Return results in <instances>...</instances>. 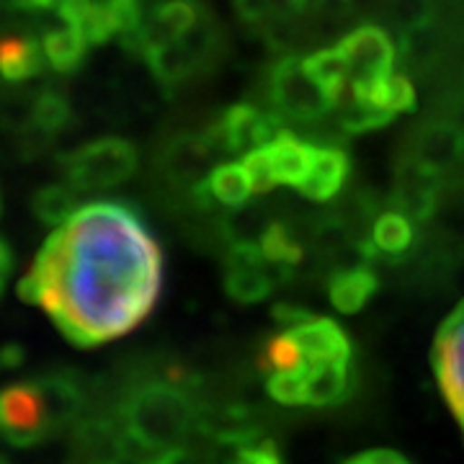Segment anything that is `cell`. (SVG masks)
Masks as SVG:
<instances>
[{
  "mask_svg": "<svg viewBox=\"0 0 464 464\" xmlns=\"http://www.w3.org/2000/svg\"><path fill=\"white\" fill-rule=\"evenodd\" d=\"M163 292V250L132 207L81 204L36 253L18 297L47 310L75 346L132 333Z\"/></svg>",
  "mask_w": 464,
  "mask_h": 464,
  "instance_id": "6da1fadb",
  "label": "cell"
},
{
  "mask_svg": "<svg viewBox=\"0 0 464 464\" xmlns=\"http://www.w3.org/2000/svg\"><path fill=\"white\" fill-rule=\"evenodd\" d=\"M127 433L150 454H176L194 426V402L170 382H148L124 405Z\"/></svg>",
  "mask_w": 464,
  "mask_h": 464,
  "instance_id": "7a4b0ae2",
  "label": "cell"
},
{
  "mask_svg": "<svg viewBox=\"0 0 464 464\" xmlns=\"http://www.w3.org/2000/svg\"><path fill=\"white\" fill-rule=\"evenodd\" d=\"M137 166H140L137 150L132 142L121 137H101L93 142H85L63 158L67 183L81 194L106 191L130 181Z\"/></svg>",
  "mask_w": 464,
  "mask_h": 464,
  "instance_id": "3957f363",
  "label": "cell"
},
{
  "mask_svg": "<svg viewBox=\"0 0 464 464\" xmlns=\"http://www.w3.org/2000/svg\"><path fill=\"white\" fill-rule=\"evenodd\" d=\"M268 101L271 109L279 111L286 121L310 124L331 114L335 103L307 72L304 60L297 54H286L268 70Z\"/></svg>",
  "mask_w": 464,
  "mask_h": 464,
  "instance_id": "277c9868",
  "label": "cell"
},
{
  "mask_svg": "<svg viewBox=\"0 0 464 464\" xmlns=\"http://www.w3.org/2000/svg\"><path fill=\"white\" fill-rule=\"evenodd\" d=\"M289 121L274 109H261L256 103H232L215 124L207 127L219 155H246L250 150L264 148L279 137Z\"/></svg>",
  "mask_w": 464,
  "mask_h": 464,
  "instance_id": "5b68a950",
  "label": "cell"
},
{
  "mask_svg": "<svg viewBox=\"0 0 464 464\" xmlns=\"http://www.w3.org/2000/svg\"><path fill=\"white\" fill-rule=\"evenodd\" d=\"M54 423L44 384H11L0 392V433L16 444L32 447Z\"/></svg>",
  "mask_w": 464,
  "mask_h": 464,
  "instance_id": "8992f818",
  "label": "cell"
},
{
  "mask_svg": "<svg viewBox=\"0 0 464 464\" xmlns=\"http://www.w3.org/2000/svg\"><path fill=\"white\" fill-rule=\"evenodd\" d=\"M351 70V85L377 83L390 78L398 65V47L380 24H362L338 42Z\"/></svg>",
  "mask_w": 464,
  "mask_h": 464,
  "instance_id": "52a82bcc",
  "label": "cell"
},
{
  "mask_svg": "<svg viewBox=\"0 0 464 464\" xmlns=\"http://www.w3.org/2000/svg\"><path fill=\"white\" fill-rule=\"evenodd\" d=\"M431 359L439 390L464 433V299L441 323Z\"/></svg>",
  "mask_w": 464,
  "mask_h": 464,
  "instance_id": "ba28073f",
  "label": "cell"
},
{
  "mask_svg": "<svg viewBox=\"0 0 464 464\" xmlns=\"http://www.w3.org/2000/svg\"><path fill=\"white\" fill-rule=\"evenodd\" d=\"M444 173L447 170L408 152L395 170V186H392L395 209L405 212L418 225L431 222L444 194Z\"/></svg>",
  "mask_w": 464,
  "mask_h": 464,
  "instance_id": "9c48e42d",
  "label": "cell"
},
{
  "mask_svg": "<svg viewBox=\"0 0 464 464\" xmlns=\"http://www.w3.org/2000/svg\"><path fill=\"white\" fill-rule=\"evenodd\" d=\"M204 14L207 11L197 0H163L158 5H152L150 11H145L142 26L132 36H127L121 44L127 50L137 52V54H145L158 44H170V42L183 39L199 24Z\"/></svg>",
  "mask_w": 464,
  "mask_h": 464,
  "instance_id": "30bf717a",
  "label": "cell"
},
{
  "mask_svg": "<svg viewBox=\"0 0 464 464\" xmlns=\"http://www.w3.org/2000/svg\"><path fill=\"white\" fill-rule=\"evenodd\" d=\"M295 338L302 364L297 372L323 364H353V346L348 333L331 317H310L295 328H284Z\"/></svg>",
  "mask_w": 464,
  "mask_h": 464,
  "instance_id": "8fae6325",
  "label": "cell"
},
{
  "mask_svg": "<svg viewBox=\"0 0 464 464\" xmlns=\"http://www.w3.org/2000/svg\"><path fill=\"white\" fill-rule=\"evenodd\" d=\"M271 268L261 256L258 243H237L227 246L225 258V292L237 304H258L274 292Z\"/></svg>",
  "mask_w": 464,
  "mask_h": 464,
  "instance_id": "7c38bea8",
  "label": "cell"
},
{
  "mask_svg": "<svg viewBox=\"0 0 464 464\" xmlns=\"http://www.w3.org/2000/svg\"><path fill=\"white\" fill-rule=\"evenodd\" d=\"M219 158L209 132H181L176 134L163 150V170L168 181L194 188L212 170V160Z\"/></svg>",
  "mask_w": 464,
  "mask_h": 464,
  "instance_id": "4fadbf2b",
  "label": "cell"
},
{
  "mask_svg": "<svg viewBox=\"0 0 464 464\" xmlns=\"http://www.w3.org/2000/svg\"><path fill=\"white\" fill-rule=\"evenodd\" d=\"M348 176H351V155L346 150L338 145H317L310 173L297 191L304 199L328 204L346 188Z\"/></svg>",
  "mask_w": 464,
  "mask_h": 464,
  "instance_id": "5bb4252c",
  "label": "cell"
},
{
  "mask_svg": "<svg viewBox=\"0 0 464 464\" xmlns=\"http://www.w3.org/2000/svg\"><path fill=\"white\" fill-rule=\"evenodd\" d=\"M377 289H380V276H377L372 261L338 266V268H333L331 279H328V299L343 315L362 313L369 304V299L377 295Z\"/></svg>",
  "mask_w": 464,
  "mask_h": 464,
  "instance_id": "9a60e30c",
  "label": "cell"
},
{
  "mask_svg": "<svg viewBox=\"0 0 464 464\" xmlns=\"http://www.w3.org/2000/svg\"><path fill=\"white\" fill-rule=\"evenodd\" d=\"M315 148L317 145L302 140L292 130H284L279 137H274L268 145H264L276 186L299 188L302 181L307 179V173H310L313 158H315Z\"/></svg>",
  "mask_w": 464,
  "mask_h": 464,
  "instance_id": "2e32d148",
  "label": "cell"
},
{
  "mask_svg": "<svg viewBox=\"0 0 464 464\" xmlns=\"http://www.w3.org/2000/svg\"><path fill=\"white\" fill-rule=\"evenodd\" d=\"M142 57L148 63L150 72L155 75V81L166 88H176V85L191 81L207 67V60L188 44L186 36L179 42H170V44H158L145 52Z\"/></svg>",
  "mask_w": 464,
  "mask_h": 464,
  "instance_id": "e0dca14e",
  "label": "cell"
},
{
  "mask_svg": "<svg viewBox=\"0 0 464 464\" xmlns=\"http://www.w3.org/2000/svg\"><path fill=\"white\" fill-rule=\"evenodd\" d=\"M411 155L441 170H449L462 163V130L454 121H449L447 116L429 121L415 132Z\"/></svg>",
  "mask_w": 464,
  "mask_h": 464,
  "instance_id": "ac0fdd59",
  "label": "cell"
},
{
  "mask_svg": "<svg viewBox=\"0 0 464 464\" xmlns=\"http://www.w3.org/2000/svg\"><path fill=\"white\" fill-rule=\"evenodd\" d=\"M415 225L418 222L400 209L377 215V219L372 222V243L377 250V261L405 264L418 243Z\"/></svg>",
  "mask_w": 464,
  "mask_h": 464,
  "instance_id": "d6986e66",
  "label": "cell"
},
{
  "mask_svg": "<svg viewBox=\"0 0 464 464\" xmlns=\"http://www.w3.org/2000/svg\"><path fill=\"white\" fill-rule=\"evenodd\" d=\"M258 248H261V256L271 268V276L276 284L289 282L292 274L297 271V266L302 264V258H304V246L297 237V232L282 219L268 222V227L258 240Z\"/></svg>",
  "mask_w": 464,
  "mask_h": 464,
  "instance_id": "ffe728a7",
  "label": "cell"
},
{
  "mask_svg": "<svg viewBox=\"0 0 464 464\" xmlns=\"http://www.w3.org/2000/svg\"><path fill=\"white\" fill-rule=\"evenodd\" d=\"M47 67L42 42L29 36H3L0 39V78L8 83H24L36 78Z\"/></svg>",
  "mask_w": 464,
  "mask_h": 464,
  "instance_id": "44dd1931",
  "label": "cell"
},
{
  "mask_svg": "<svg viewBox=\"0 0 464 464\" xmlns=\"http://www.w3.org/2000/svg\"><path fill=\"white\" fill-rule=\"evenodd\" d=\"M204 186L209 188L217 207H227V209L243 207L256 197L246 163H219L207 173Z\"/></svg>",
  "mask_w": 464,
  "mask_h": 464,
  "instance_id": "7402d4cb",
  "label": "cell"
},
{
  "mask_svg": "<svg viewBox=\"0 0 464 464\" xmlns=\"http://www.w3.org/2000/svg\"><path fill=\"white\" fill-rule=\"evenodd\" d=\"M304 67L315 78V83L331 96L335 106L351 91V70H348L343 52L338 47H323V50L307 54Z\"/></svg>",
  "mask_w": 464,
  "mask_h": 464,
  "instance_id": "603a6c76",
  "label": "cell"
},
{
  "mask_svg": "<svg viewBox=\"0 0 464 464\" xmlns=\"http://www.w3.org/2000/svg\"><path fill=\"white\" fill-rule=\"evenodd\" d=\"M42 47H44V57L47 65L57 72H75L83 65L85 54H88V39L78 32L75 26H60V29H50L42 36Z\"/></svg>",
  "mask_w": 464,
  "mask_h": 464,
  "instance_id": "cb8c5ba5",
  "label": "cell"
},
{
  "mask_svg": "<svg viewBox=\"0 0 464 464\" xmlns=\"http://www.w3.org/2000/svg\"><path fill=\"white\" fill-rule=\"evenodd\" d=\"M444 50V36L439 32L436 21H426L400 34V60L408 67H426L439 60Z\"/></svg>",
  "mask_w": 464,
  "mask_h": 464,
  "instance_id": "d4e9b609",
  "label": "cell"
},
{
  "mask_svg": "<svg viewBox=\"0 0 464 464\" xmlns=\"http://www.w3.org/2000/svg\"><path fill=\"white\" fill-rule=\"evenodd\" d=\"M78 194L81 191H75L70 183H50V186H44V188H39L34 194V215H36L39 222H44L50 227H60L81 209Z\"/></svg>",
  "mask_w": 464,
  "mask_h": 464,
  "instance_id": "484cf974",
  "label": "cell"
},
{
  "mask_svg": "<svg viewBox=\"0 0 464 464\" xmlns=\"http://www.w3.org/2000/svg\"><path fill=\"white\" fill-rule=\"evenodd\" d=\"M338 127L348 134H364L372 132V130H382L387 127L392 119L398 114L387 111V109H380L369 101L356 99L351 91H348L343 99L338 101Z\"/></svg>",
  "mask_w": 464,
  "mask_h": 464,
  "instance_id": "4316f807",
  "label": "cell"
},
{
  "mask_svg": "<svg viewBox=\"0 0 464 464\" xmlns=\"http://www.w3.org/2000/svg\"><path fill=\"white\" fill-rule=\"evenodd\" d=\"M72 119V106L67 96H63L60 91L47 88L42 91L32 103V124L44 134H57L65 130Z\"/></svg>",
  "mask_w": 464,
  "mask_h": 464,
  "instance_id": "83f0119b",
  "label": "cell"
},
{
  "mask_svg": "<svg viewBox=\"0 0 464 464\" xmlns=\"http://www.w3.org/2000/svg\"><path fill=\"white\" fill-rule=\"evenodd\" d=\"M433 0H387L390 18L398 24L400 29H411L418 24H426L433 18Z\"/></svg>",
  "mask_w": 464,
  "mask_h": 464,
  "instance_id": "f1b7e54d",
  "label": "cell"
},
{
  "mask_svg": "<svg viewBox=\"0 0 464 464\" xmlns=\"http://www.w3.org/2000/svg\"><path fill=\"white\" fill-rule=\"evenodd\" d=\"M243 163H246V170H248L256 197L268 194V191L276 188V181H274V173H271V166H268V158H266L264 148H256L250 150V152H246Z\"/></svg>",
  "mask_w": 464,
  "mask_h": 464,
  "instance_id": "f546056e",
  "label": "cell"
},
{
  "mask_svg": "<svg viewBox=\"0 0 464 464\" xmlns=\"http://www.w3.org/2000/svg\"><path fill=\"white\" fill-rule=\"evenodd\" d=\"M235 14L248 26H264L271 21V0H232Z\"/></svg>",
  "mask_w": 464,
  "mask_h": 464,
  "instance_id": "4dcf8cb0",
  "label": "cell"
},
{
  "mask_svg": "<svg viewBox=\"0 0 464 464\" xmlns=\"http://www.w3.org/2000/svg\"><path fill=\"white\" fill-rule=\"evenodd\" d=\"M310 5H313V0H271V21L268 24H292L304 16L310 11Z\"/></svg>",
  "mask_w": 464,
  "mask_h": 464,
  "instance_id": "1f68e13d",
  "label": "cell"
},
{
  "mask_svg": "<svg viewBox=\"0 0 464 464\" xmlns=\"http://www.w3.org/2000/svg\"><path fill=\"white\" fill-rule=\"evenodd\" d=\"M235 464H282V457H279V451L271 441H261V444L243 449L237 454Z\"/></svg>",
  "mask_w": 464,
  "mask_h": 464,
  "instance_id": "d6a6232c",
  "label": "cell"
},
{
  "mask_svg": "<svg viewBox=\"0 0 464 464\" xmlns=\"http://www.w3.org/2000/svg\"><path fill=\"white\" fill-rule=\"evenodd\" d=\"M313 315V310H307V307H302V304H276L274 307V320L282 325V328H295L299 323H304V320H310Z\"/></svg>",
  "mask_w": 464,
  "mask_h": 464,
  "instance_id": "836d02e7",
  "label": "cell"
},
{
  "mask_svg": "<svg viewBox=\"0 0 464 464\" xmlns=\"http://www.w3.org/2000/svg\"><path fill=\"white\" fill-rule=\"evenodd\" d=\"M343 464H411L405 457H400L398 451H387V449H374V451H364L353 459Z\"/></svg>",
  "mask_w": 464,
  "mask_h": 464,
  "instance_id": "e575fe53",
  "label": "cell"
},
{
  "mask_svg": "<svg viewBox=\"0 0 464 464\" xmlns=\"http://www.w3.org/2000/svg\"><path fill=\"white\" fill-rule=\"evenodd\" d=\"M16 5L18 11H29V14H36V11H57L60 0H11Z\"/></svg>",
  "mask_w": 464,
  "mask_h": 464,
  "instance_id": "d590c367",
  "label": "cell"
},
{
  "mask_svg": "<svg viewBox=\"0 0 464 464\" xmlns=\"http://www.w3.org/2000/svg\"><path fill=\"white\" fill-rule=\"evenodd\" d=\"M11 264H14V256H11V248L0 240V271H11Z\"/></svg>",
  "mask_w": 464,
  "mask_h": 464,
  "instance_id": "8d00e7d4",
  "label": "cell"
},
{
  "mask_svg": "<svg viewBox=\"0 0 464 464\" xmlns=\"http://www.w3.org/2000/svg\"><path fill=\"white\" fill-rule=\"evenodd\" d=\"M5 276H8V274H5V271H0V295H3V286H5Z\"/></svg>",
  "mask_w": 464,
  "mask_h": 464,
  "instance_id": "74e56055",
  "label": "cell"
}]
</instances>
